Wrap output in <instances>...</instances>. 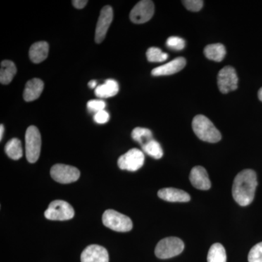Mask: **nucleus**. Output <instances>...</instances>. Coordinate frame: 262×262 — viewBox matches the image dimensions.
<instances>
[{"label":"nucleus","mask_w":262,"mask_h":262,"mask_svg":"<svg viewBox=\"0 0 262 262\" xmlns=\"http://www.w3.org/2000/svg\"><path fill=\"white\" fill-rule=\"evenodd\" d=\"M107 250L98 245H91L81 254V262H108Z\"/></svg>","instance_id":"12"},{"label":"nucleus","mask_w":262,"mask_h":262,"mask_svg":"<svg viewBox=\"0 0 262 262\" xmlns=\"http://www.w3.org/2000/svg\"><path fill=\"white\" fill-rule=\"evenodd\" d=\"M184 249V242L180 238L169 237L161 239L156 248L155 253L157 257L161 259H167L178 256Z\"/></svg>","instance_id":"3"},{"label":"nucleus","mask_w":262,"mask_h":262,"mask_svg":"<svg viewBox=\"0 0 262 262\" xmlns=\"http://www.w3.org/2000/svg\"><path fill=\"white\" fill-rule=\"evenodd\" d=\"M119 92V84L117 81L108 79L104 83L97 86L95 94L99 98H110L116 96Z\"/></svg>","instance_id":"18"},{"label":"nucleus","mask_w":262,"mask_h":262,"mask_svg":"<svg viewBox=\"0 0 262 262\" xmlns=\"http://www.w3.org/2000/svg\"><path fill=\"white\" fill-rule=\"evenodd\" d=\"M131 136H132L133 139L139 142L141 146L153 139L152 133L149 129L145 128V127H136L132 131Z\"/></svg>","instance_id":"23"},{"label":"nucleus","mask_w":262,"mask_h":262,"mask_svg":"<svg viewBox=\"0 0 262 262\" xmlns=\"http://www.w3.org/2000/svg\"><path fill=\"white\" fill-rule=\"evenodd\" d=\"M108 120H110V115L105 110H102V111L95 114L94 120L96 123L105 124L108 121Z\"/></svg>","instance_id":"30"},{"label":"nucleus","mask_w":262,"mask_h":262,"mask_svg":"<svg viewBox=\"0 0 262 262\" xmlns=\"http://www.w3.org/2000/svg\"><path fill=\"white\" fill-rule=\"evenodd\" d=\"M204 54L207 58L211 61L220 62L225 58L226 48L221 43L208 45L205 48Z\"/></svg>","instance_id":"19"},{"label":"nucleus","mask_w":262,"mask_h":262,"mask_svg":"<svg viewBox=\"0 0 262 262\" xmlns=\"http://www.w3.org/2000/svg\"><path fill=\"white\" fill-rule=\"evenodd\" d=\"M146 58L150 62H163L168 59V55L163 53L160 48L152 47L146 51Z\"/></svg>","instance_id":"25"},{"label":"nucleus","mask_w":262,"mask_h":262,"mask_svg":"<svg viewBox=\"0 0 262 262\" xmlns=\"http://www.w3.org/2000/svg\"><path fill=\"white\" fill-rule=\"evenodd\" d=\"M158 195L163 201L171 203H187L190 201V195L182 189L176 188H164L160 189Z\"/></svg>","instance_id":"15"},{"label":"nucleus","mask_w":262,"mask_h":262,"mask_svg":"<svg viewBox=\"0 0 262 262\" xmlns=\"http://www.w3.org/2000/svg\"><path fill=\"white\" fill-rule=\"evenodd\" d=\"M257 184V177L254 170L246 169L239 172L234 178L232 186L234 201L241 206L251 204L254 199Z\"/></svg>","instance_id":"1"},{"label":"nucleus","mask_w":262,"mask_h":262,"mask_svg":"<svg viewBox=\"0 0 262 262\" xmlns=\"http://www.w3.org/2000/svg\"><path fill=\"white\" fill-rule=\"evenodd\" d=\"M87 106L90 112L96 114L98 112L104 110L106 107V103L102 100H91L88 102Z\"/></svg>","instance_id":"28"},{"label":"nucleus","mask_w":262,"mask_h":262,"mask_svg":"<svg viewBox=\"0 0 262 262\" xmlns=\"http://www.w3.org/2000/svg\"><path fill=\"white\" fill-rule=\"evenodd\" d=\"M182 3L188 10L192 12L200 11L203 6V1L201 0H185Z\"/></svg>","instance_id":"29"},{"label":"nucleus","mask_w":262,"mask_h":262,"mask_svg":"<svg viewBox=\"0 0 262 262\" xmlns=\"http://www.w3.org/2000/svg\"><path fill=\"white\" fill-rule=\"evenodd\" d=\"M25 141L27 159L30 163H36L40 155L42 145L40 133L37 127L31 125L27 128Z\"/></svg>","instance_id":"5"},{"label":"nucleus","mask_w":262,"mask_h":262,"mask_svg":"<svg viewBox=\"0 0 262 262\" xmlns=\"http://www.w3.org/2000/svg\"><path fill=\"white\" fill-rule=\"evenodd\" d=\"M219 89L222 94H228L237 89L238 77L232 67L227 66L220 71L217 77Z\"/></svg>","instance_id":"9"},{"label":"nucleus","mask_w":262,"mask_h":262,"mask_svg":"<svg viewBox=\"0 0 262 262\" xmlns=\"http://www.w3.org/2000/svg\"><path fill=\"white\" fill-rule=\"evenodd\" d=\"M186 59L183 57H179L173 61L168 62L166 64L160 66L151 71V75L153 76H166L174 75L177 72H180L185 67Z\"/></svg>","instance_id":"14"},{"label":"nucleus","mask_w":262,"mask_h":262,"mask_svg":"<svg viewBox=\"0 0 262 262\" xmlns=\"http://www.w3.org/2000/svg\"><path fill=\"white\" fill-rule=\"evenodd\" d=\"M113 20V10L112 7L108 5L103 7L101 10L97 25H96V35H95L96 42L101 43L104 39Z\"/></svg>","instance_id":"11"},{"label":"nucleus","mask_w":262,"mask_h":262,"mask_svg":"<svg viewBox=\"0 0 262 262\" xmlns=\"http://www.w3.org/2000/svg\"><path fill=\"white\" fill-rule=\"evenodd\" d=\"M189 180L193 187L201 190H208L211 187L208 174L206 169L202 166H195L192 169L189 175Z\"/></svg>","instance_id":"13"},{"label":"nucleus","mask_w":262,"mask_h":262,"mask_svg":"<svg viewBox=\"0 0 262 262\" xmlns=\"http://www.w3.org/2000/svg\"><path fill=\"white\" fill-rule=\"evenodd\" d=\"M5 151L10 159L14 160L20 159L23 156L21 141L16 138L10 139L5 145Z\"/></svg>","instance_id":"21"},{"label":"nucleus","mask_w":262,"mask_h":262,"mask_svg":"<svg viewBox=\"0 0 262 262\" xmlns=\"http://www.w3.org/2000/svg\"><path fill=\"white\" fill-rule=\"evenodd\" d=\"M87 3V0H75V1L72 2V4L77 9H82V8L85 7Z\"/></svg>","instance_id":"31"},{"label":"nucleus","mask_w":262,"mask_h":262,"mask_svg":"<svg viewBox=\"0 0 262 262\" xmlns=\"http://www.w3.org/2000/svg\"><path fill=\"white\" fill-rule=\"evenodd\" d=\"M142 147L143 151L151 156V158H155L156 160H159L160 158H163V151L162 149L161 146L158 141H155V139H152L146 143L144 146H141Z\"/></svg>","instance_id":"24"},{"label":"nucleus","mask_w":262,"mask_h":262,"mask_svg":"<svg viewBox=\"0 0 262 262\" xmlns=\"http://www.w3.org/2000/svg\"><path fill=\"white\" fill-rule=\"evenodd\" d=\"M102 222L105 227L115 232H126L133 229V222L130 219L115 210H106L103 213Z\"/></svg>","instance_id":"4"},{"label":"nucleus","mask_w":262,"mask_h":262,"mask_svg":"<svg viewBox=\"0 0 262 262\" xmlns=\"http://www.w3.org/2000/svg\"><path fill=\"white\" fill-rule=\"evenodd\" d=\"M119 168L121 170L128 171H136L140 169L144 164V155L141 150L134 148L127 151L125 154L119 158Z\"/></svg>","instance_id":"7"},{"label":"nucleus","mask_w":262,"mask_h":262,"mask_svg":"<svg viewBox=\"0 0 262 262\" xmlns=\"http://www.w3.org/2000/svg\"><path fill=\"white\" fill-rule=\"evenodd\" d=\"M208 262H227L225 248L220 244L212 245L207 256Z\"/></svg>","instance_id":"22"},{"label":"nucleus","mask_w":262,"mask_h":262,"mask_svg":"<svg viewBox=\"0 0 262 262\" xmlns=\"http://www.w3.org/2000/svg\"><path fill=\"white\" fill-rule=\"evenodd\" d=\"M44 89V82L40 79L34 78L26 84L24 91V98L27 102L34 101L42 94Z\"/></svg>","instance_id":"16"},{"label":"nucleus","mask_w":262,"mask_h":262,"mask_svg":"<svg viewBox=\"0 0 262 262\" xmlns=\"http://www.w3.org/2000/svg\"><path fill=\"white\" fill-rule=\"evenodd\" d=\"M45 216L52 221L70 220L75 216V210L67 202L54 201L50 203L45 212Z\"/></svg>","instance_id":"6"},{"label":"nucleus","mask_w":262,"mask_h":262,"mask_svg":"<svg viewBox=\"0 0 262 262\" xmlns=\"http://www.w3.org/2000/svg\"><path fill=\"white\" fill-rule=\"evenodd\" d=\"M155 5L152 1L142 0L135 5L130 13L131 21L135 24H144L152 18Z\"/></svg>","instance_id":"10"},{"label":"nucleus","mask_w":262,"mask_h":262,"mask_svg":"<svg viewBox=\"0 0 262 262\" xmlns=\"http://www.w3.org/2000/svg\"><path fill=\"white\" fill-rule=\"evenodd\" d=\"M192 129L201 140L209 143H217L222 139L221 133L213 122L204 115H198L192 120Z\"/></svg>","instance_id":"2"},{"label":"nucleus","mask_w":262,"mask_h":262,"mask_svg":"<svg viewBox=\"0 0 262 262\" xmlns=\"http://www.w3.org/2000/svg\"><path fill=\"white\" fill-rule=\"evenodd\" d=\"M51 175L53 180L61 184H70L78 180L80 172L77 168L63 164H56L51 168Z\"/></svg>","instance_id":"8"},{"label":"nucleus","mask_w":262,"mask_h":262,"mask_svg":"<svg viewBox=\"0 0 262 262\" xmlns=\"http://www.w3.org/2000/svg\"><path fill=\"white\" fill-rule=\"evenodd\" d=\"M248 262H262V242L255 245L248 256Z\"/></svg>","instance_id":"26"},{"label":"nucleus","mask_w":262,"mask_h":262,"mask_svg":"<svg viewBox=\"0 0 262 262\" xmlns=\"http://www.w3.org/2000/svg\"><path fill=\"white\" fill-rule=\"evenodd\" d=\"M166 46L170 49L182 51L185 48V41L179 37H170L167 39Z\"/></svg>","instance_id":"27"},{"label":"nucleus","mask_w":262,"mask_h":262,"mask_svg":"<svg viewBox=\"0 0 262 262\" xmlns=\"http://www.w3.org/2000/svg\"><path fill=\"white\" fill-rule=\"evenodd\" d=\"M258 96L260 101H262V88L259 89V91H258Z\"/></svg>","instance_id":"34"},{"label":"nucleus","mask_w":262,"mask_h":262,"mask_svg":"<svg viewBox=\"0 0 262 262\" xmlns=\"http://www.w3.org/2000/svg\"><path fill=\"white\" fill-rule=\"evenodd\" d=\"M89 88L91 89H96L97 88V82L96 80H91L89 82Z\"/></svg>","instance_id":"32"},{"label":"nucleus","mask_w":262,"mask_h":262,"mask_svg":"<svg viewBox=\"0 0 262 262\" xmlns=\"http://www.w3.org/2000/svg\"><path fill=\"white\" fill-rule=\"evenodd\" d=\"M17 70L15 63L9 60L2 61L0 70V82L3 84H8L13 80Z\"/></svg>","instance_id":"20"},{"label":"nucleus","mask_w":262,"mask_h":262,"mask_svg":"<svg viewBox=\"0 0 262 262\" xmlns=\"http://www.w3.org/2000/svg\"><path fill=\"white\" fill-rule=\"evenodd\" d=\"M49 53V46L48 42H37L33 44L29 49V57L33 63H39L47 58Z\"/></svg>","instance_id":"17"},{"label":"nucleus","mask_w":262,"mask_h":262,"mask_svg":"<svg viewBox=\"0 0 262 262\" xmlns=\"http://www.w3.org/2000/svg\"><path fill=\"white\" fill-rule=\"evenodd\" d=\"M3 134H4V126L3 125H1L0 126V140L3 139Z\"/></svg>","instance_id":"33"}]
</instances>
